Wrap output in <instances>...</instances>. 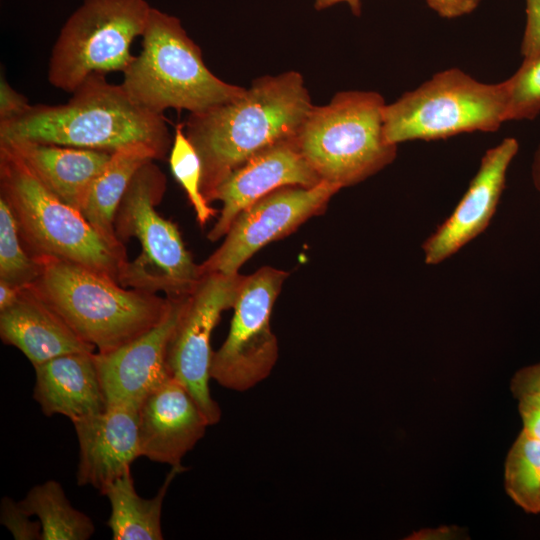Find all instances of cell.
Wrapping results in <instances>:
<instances>
[{
    "label": "cell",
    "instance_id": "8fae6325",
    "mask_svg": "<svg viewBox=\"0 0 540 540\" xmlns=\"http://www.w3.org/2000/svg\"><path fill=\"white\" fill-rule=\"evenodd\" d=\"M243 279L239 273L203 275L184 297L167 347L170 376L187 388L209 425L217 424L222 415L209 389L213 354L210 339L222 312L234 307Z\"/></svg>",
    "mask_w": 540,
    "mask_h": 540
},
{
    "label": "cell",
    "instance_id": "4dcf8cb0",
    "mask_svg": "<svg viewBox=\"0 0 540 540\" xmlns=\"http://www.w3.org/2000/svg\"><path fill=\"white\" fill-rule=\"evenodd\" d=\"M511 389L517 398L540 397V363L519 370L512 379Z\"/></svg>",
    "mask_w": 540,
    "mask_h": 540
},
{
    "label": "cell",
    "instance_id": "3957f363",
    "mask_svg": "<svg viewBox=\"0 0 540 540\" xmlns=\"http://www.w3.org/2000/svg\"><path fill=\"white\" fill-rule=\"evenodd\" d=\"M38 277L29 287L99 353L140 337L165 317L170 298L134 288L76 263L36 257Z\"/></svg>",
    "mask_w": 540,
    "mask_h": 540
},
{
    "label": "cell",
    "instance_id": "9a60e30c",
    "mask_svg": "<svg viewBox=\"0 0 540 540\" xmlns=\"http://www.w3.org/2000/svg\"><path fill=\"white\" fill-rule=\"evenodd\" d=\"M518 150V141L507 137L485 152L453 212L423 243L426 264L443 262L487 228L505 188L507 170Z\"/></svg>",
    "mask_w": 540,
    "mask_h": 540
},
{
    "label": "cell",
    "instance_id": "ba28073f",
    "mask_svg": "<svg viewBox=\"0 0 540 540\" xmlns=\"http://www.w3.org/2000/svg\"><path fill=\"white\" fill-rule=\"evenodd\" d=\"M505 112L504 82H480L459 68H449L385 104L383 132L394 145L490 133L506 122Z\"/></svg>",
    "mask_w": 540,
    "mask_h": 540
},
{
    "label": "cell",
    "instance_id": "1f68e13d",
    "mask_svg": "<svg viewBox=\"0 0 540 540\" xmlns=\"http://www.w3.org/2000/svg\"><path fill=\"white\" fill-rule=\"evenodd\" d=\"M519 399V412L527 434L540 440V397L524 396Z\"/></svg>",
    "mask_w": 540,
    "mask_h": 540
},
{
    "label": "cell",
    "instance_id": "6da1fadb",
    "mask_svg": "<svg viewBox=\"0 0 540 540\" xmlns=\"http://www.w3.org/2000/svg\"><path fill=\"white\" fill-rule=\"evenodd\" d=\"M313 106L303 76L290 70L258 77L241 96L189 113L184 132L201 161V191L207 202L253 155L294 137Z\"/></svg>",
    "mask_w": 540,
    "mask_h": 540
},
{
    "label": "cell",
    "instance_id": "5bb4252c",
    "mask_svg": "<svg viewBox=\"0 0 540 540\" xmlns=\"http://www.w3.org/2000/svg\"><path fill=\"white\" fill-rule=\"evenodd\" d=\"M320 182L294 137L275 142L233 170L215 189L211 202L221 201L223 206L208 240L225 236L238 214L268 193L283 186L313 187Z\"/></svg>",
    "mask_w": 540,
    "mask_h": 540
},
{
    "label": "cell",
    "instance_id": "7a4b0ae2",
    "mask_svg": "<svg viewBox=\"0 0 540 540\" xmlns=\"http://www.w3.org/2000/svg\"><path fill=\"white\" fill-rule=\"evenodd\" d=\"M65 104L32 105L22 117L0 124V140H31L63 146L115 150L135 143L154 148L163 159L173 139L163 114L137 104L121 84L93 73Z\"/></svg>",
    "mask_w": 540,
    "mask_h": 540
},
{
    "label": "cell",
    "instance_id": "30bf717a",
    "mask_svg": "<svg viewBox=\"0 0 540 540\" xmlns=\"http://www.w3.org/2000/svg\"><path fill=\"white\" fill-rule=\"evenodd\" d=\"M288 275L264 266L244 276L229 333L212 354L210 376L219 385L243 392L270 375L279 355L278 341L271 330V313Z\"/></svg>",
    "mask_w": 540,
    "mask_h": 540
},
{
    "label": "cell",
    "instance_id": "ac0fdd59",
    "mask_svg": "<svg viewBox=\"0 0 540 540\" xmlns=\"http://www.w3.org/2000/svg\"><path fill=\"white\" fill-rule=\"evenodd\" d=\"M0 337L19 349L34 366L58 356L95 352L68 325L25 286L10 307L0 311Z\"/></svg>",
    "mask_w": 540,
    "mask_h": 540
},
{
    "label": "cell",
    "instance_id": "52a82bcc",
    "mask_svg": "<svg viewBox=\"0 0 540 540\" xmlns=\"http://www.w3.org/2000/svg\"><path fill=\"white\" fill-rule=\"evenodd\" d=\"M154 161L135 173L116 212L117 238L122 243L136 238L141 245L139 256L127 262L119 284L155 294L164 292L166 297H184L202 276L177 226L156 210L166 190V176Z\"/></svg>",
    "mask_w": 540,
    "mask_h": 540
},
{
    "label": "cell",
    "instance_id": "e0dca14e",
    "mask_svg": "<svg viewBox=\"0 0 540 540\" xmlns=\"http://www.w3.org/2000/svg\"><path fill=\"white\" fill-rule=\"evenodd\" d=\"M79 444L76 482L101 493L131 470L140 455L138 409L107 407L104 411L73 422Z\"/></svg>",
    "mask_w": 540,
    "mask_h": 540
},
{
    "label": "cell",
    "instance_id": "d4e9b609",
    "mask_svg": "<svg viewBox=\"0 0 540 540\" xmlns=\"http://www.w3.org/2000/svg\"><path fill=\"white\" fill-rule=\"evenodd\" d=\"M39 271L38 260L23 244L12 210L0 197V280L25 287L35 281Z\"/></svg>",
    "mask_w": 540,
    "mask_h": 540
},
{
    "label": "cell",
    "instance_id": "484cf974",
    "mask_svg": "<svg viewBox=\"0 0 540 540\" xmlns=\"http://www.w3.org/2000/svg\"><path fill=\"white\" fill-rule=\"evenodd\" d=\"M169 164L173 176L184 189L194 209L198 223L205 226L210 218L216 216L217 210L210 206L202 194L201 161L184 132L183 123L178 124L175 128Z\"/></svg>",
    "mask_w": 540,
    "mask_h": 540
},
{
    "label": "cell",
    "instance_id": "603a6c76",
    "mask_svg": "<svg viewBox=\"0 0 540 540\" xmlns=\"http://www.w3.org/2000/svg\"><path fill=\"white\" fill-rule=\"evenodd\" d=\"M19 504L40 521L41 540H87L94 534L92 519L72 506L56 480L32 487Z\"/></svg>",
    "mask_w": 540,
    "mask_h": 540
},
{
    "label": "cell",
    "instance_id": "9c48e42d",
    "mask_svg": "<svg viewBox=\"0 0 540 540\" xmlns=\"http://www.w3.org/2000/svg\"><path fill=\"white\" fill-rule=\"evenodd\" d=\"M152 6L146 0H83L68 17L51 50L49 83L72 93L93 73L124 72L135 56Z\"/></svg>",
    "mask_w": 540,
    "mask_h": 540
},
{
    "label": "cell",
    "instance_id": "cb8c5ba5",
    "mask_svg": "<svg viewBox=\"0 0 540 540\" xmlns=\"http://www.w3.org/2000/svg\"><path fill=\"white\" fill-rule=\"evenodd\" d=\"M505 489L528 513L540 512V440L522 431L505 462Z\"/></svg>",
    "mask_w": 540,
    "mask_h": 540
},
{
    "label": "cell",
    "instance_id": "e575fe53",
    "mask_svg": "<svg viewBox=\"0 0 540 540\" xmlns=\"http://www.w3.org/2000/svg\"><path fill=\"white\" fill-rule=\"evenodd\" d=\"M341 2L347 3L351 12L356 16H360L361 0H315V8L317 10H322Z\"/></svg>",
    "mask_w": 540,
    "mask_h": 540
},
{
    "label": "cell",
    "instance_id": "44dd1931",
    "mask_svg": "<svg viewBox=\"0 0 540 540\" xmlns=\"http://www.w3.org/2000/svg\"><path fill=\"white\" fill-rule=\"evenodd\" d=\"M157 151L144 143L115 150L103 171L93 182L81 213L110 245L125 249L116 235L117 209L135 173L145 163L160 160Z\"/></svg>",
    "mask_w": 540,
    "mask_h": 540
},
{
    "label": "cell",
    "instance_id": "f1b7e54d",
    "mask_svg": "<svg viewBox=\"0 0 540 540\" xmlns=\"http://www.w3.org/2000/svg\"><path fill=\"white\" fill-rule=\"evenodd\" d=\"M32 105L28 99L6 80L0 78V124L16 120L25 115Z\"/></svg>",
    "mask_w": 540,
    "mask_h": 540
},
{
    "label": "cell",
    "instance_id": "4fadbf2b",
    "mask_svg": "<svg viewBox=\"0 0 540 540\" xmlns=\"http://www.w3.org/2000/svg\"><path fill=\"white\" fill-rule=\"evenodd\" d=\"M184 297H169L165 317L140 337L111 352L93 353L106 408L138 409L152 392L171 378L166 361L167 347Z\"/></svg>",
    "mask_w": 540,
    "mask_h": 540
},
{
    "label": "cell",
    "instance_id": "277c9868",
    "mask_svg": "<svg viewBox=\"0 0 540 540\" xmlns=\"http://www.w3.org/2000/svg\"><path fill=\"white\" fill-rule=\"evenodd\" d=\"M0 193L32 257L67 260L119 283L128 262L126 250L103 239L78 209L49 191L1 142Z\"/></svg>",
    "mask_w": 540,
    "mask_h": 540
},
{
    "label": "cell",
    "instance_id": "83f0119b",
    "mask_svg": "<svg viewBox=\"0 0 540 540\" xmlns=\"http://www.w3.org/2000/svg\"><path fill=\"white\" fill-rule=\"evenodd\" d=\"M29 515L19 504L8 496L1 499L0 522L16 540H41L40 521L30 520Z\"/></svg>",
    "mask_w": 540,
    "mask_h": 540
},
{
    "label": "cell",
    "instance_id": "d590c367",
    "mask_svg": "<svg viewBox=\"0 0 540 540\" xmlns=\"http://www.w3.org/2000/svg\"><path fill=\"white\" fill-rule=\"evenodd\" d=\"M532 181L536 190L540 193V144L538 145L531 167Z\"/></svg>",
    "mask_w": 540,
    "mask_h": 540
},
{
    "label": "cell",
    "instance_id": "7402d4cb",
    "mask_svg": "<svg viewBox=\"0 0 540 540\" xmlns=\"http://www.w3.org/2000/svg\"><path fill=\"white\" fill-rule=\"evenodd\" d=\"M185 468L172 466L157 494L146 499L139 496L131 470L107 485L101 492L106 496L111 513L107 521L113 540H162L161 513L169 485L176 474Z\"/></svg>",
    "mask_w": 540,
    "mask_h": 540
},
{
    "label": "cell",
    "instance_id": "8992f818",
    "mask_svg": "<svg viewBox=\"0 0 540 540\" xmlns=\"http://www.w3.org/2000/svg\"><path fill=\"white\" fill-rule=\"evenodd\" d=\"M385 104L376 91L349 90L311 108L294 140L322 181L342 189L395 160L397 145L388 143L383 132Z\"/></svg>",
    "mask_w": 540,
    "mask_h": 540
},
{
    "label": "cell",
    "instance_id": "d6986e66",
    "mask_svg": "<svg viewBox=\"0 0 540 540\" xmlns=\"http://www.w3.org/2000/svg\"><path fill=\"white\" fill-rule=\"evenodd\" d=\"M94 352L70 353L34 366V400L47 417L75 422L106 409Z\"/></svg>",
    "mask_w": 540,
    "mask_h": 540
},
{
    "label": "cell",
    "instance_id": "2e32d148",
    "mask_svg": "<svg viewBox=\"0 0 540 540\" xmlns=\"http://www.w3.org/2000/svg\"><path fill=\"white\" fill-rule=\"evenodd\" d=\"M209 425L187 388L169 378L138 408L140 455L171 466L205 435Z\"/></svg>",
    "mask_w": 540,
    "mask_h": 540
},
{
    "label": "cell",
    "instance_id": "836d02e7",
    "mask_svg": "<svg viewBox=\"0 0 540 540\" xmlns=\"http://www.w3.org/2000/svg\"><path fill=\"white\" fill-rule=\"evenodd\" d=\"M23 288L0 280V311L13 305L19 298Z\"/></svg>",
    "mask_w": 540,
    "mask_h": 540
},
{
    "label": "cell",
    "instance_id": "d6a6232c",
    "mask_svg": "<svg viewBox=\"0 0 540 540\" xmlns=\"http://www.w3.org/2000/svg\"><path fill=\"white\" fill-rule=\"evenodd\" d=\"M442 18L452 19L472 13L481 0H425Z\"/></svg>",
    "mask_w": 540,
    "mask_h": 540
},
{
    "label": "cell",
    "instance_id": "f546056e",
    "mask_svg": "<svg viewBox=\"0 0 540 540\" xmlns=\"http://www.w3.org/2000/svg\"><path fill=\"white\" fill-rule=\"evenodd\" d=\"M520 52L524 58L540 54V0H526V25Z\"/></svg>",
    "mask_w": 540,
    "mask_h": 540
},
{
    "label": "cell",
    "instance_id": "4316f807",
    "mask_svg": "<svg viewBox=\"0 0 540 540\" xmlns=\"http://www.w3.org/2000/svg\"><path fill=\"white\" fill-rule=\"evenodd\" d=\"M503 82L505 121L535 119L540 114V54L524 58L517 71Z\"/></svg>",
    "mask_w": 540,
    "mask_h": 540
},
{
    "label": "cell",
    "instance_id": "7c38bea8",
    "mask_svg": "<svg viewBox=\"0 0 540 540\" xmlns=\"http://www.w3.org/2000/svg\"><path fill=\"white\" fill-rule=\"evenodd\" d=\"M339 190L338 185L322 181L313 187L283 186L258 199L238 214L221 246L199 264L200 275L239 273L261 248L322 213Z\"/></svg>",
    "mask_w": 540,
    "mask_h": 540
},
{
    "label": "cell",
    "instance_id": "5b68a950",
    "mask_svg": "<svg viewBox=\"0 0 540 540\" xmlns=\"http://www.w3.org/2000/svg\"><path fill=\"white\" fill-rule=\"evenodd\" d=\"M141 37L142 50L123 72L121 85L145 109L157 114L170 108L195 113L245 92L208 69L179 18L152 7Z\"/></svg>",
    "mask_w": 540,
    "mask_h": 540
},
{
    "label": "cell",
    "instance_id": "ffe728a7",
    "mask_svg": "<svg viewBox=\"0 0 540 540\" xmlns=\"http://www.w3.org/2000/svg\"><path fill=\"white\" fill-rule=\"evenodd\" d=\"M54 195L80 212L90 188L113 152L42 143L0 140Z\"/></svg>",
    "mask_w": 540,
    "mask_h": 540
}]
</instances>
